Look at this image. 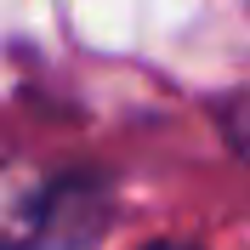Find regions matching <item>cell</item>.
Listing matches in <instances>:
<instances>
[{"label": "cell", "instance_id": "2", "mask_svg": "<svg viewBox=\"0 0 250 250\" xmlns=\"http://www.w3.org/2000/svg\"><path fill=\"white\" fill-rule=\"evenodd\" d=\"M222 131H228V142L250 159V97H233V103L222 108Z\"/></svg>", "mask_w": 250, "mask_h": 250}, {"label": "cell", "instance_id": "3", "mask_svg": "<svg viewBox=\"0 0 250 250\" xmlns=\"http://www.w3.org/2000/svg\"><path fill=\"white\" fill-rule=\"evenodd\" d=\"M142 250H199V245H171V239H159V245H142Z\"/></svg>", "mask_w": 250, "mask_h": 250}, {"label": "cell", "instance_id": "1", "mask_svg": "<svg viewBox=\"0 0 250 250\" xmlns=\"http://www.w3.org/2000/svg\"><path fill=\"white\" fill-rule=\"evenodd\" d=\"M108 228V188L91 176H68L34 193L29 250H91Z\"/></svg>", "mask_w": 250, "mask_h": 250}]
</instances>
